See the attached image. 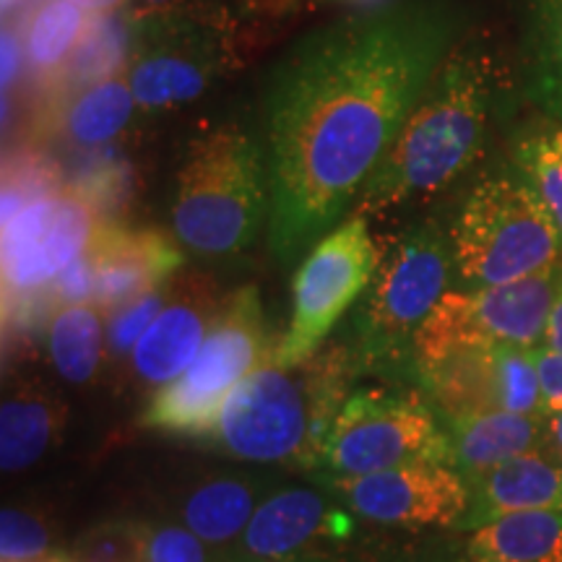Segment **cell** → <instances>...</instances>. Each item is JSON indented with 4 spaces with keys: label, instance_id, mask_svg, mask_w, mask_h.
Wrapping results in <instances>:
<instances>
[{
    "label": "cell",
    "instance_id": "6da1fadb",
    "mask_svg": "<svg viewBox=\"0 0 562 562\" xmlns=\"http://www.w3.org/2000/svg\"><path fill=\"white\" fill-rule=\"evenodd\" d=\"M459 34L448 0H396L323 26L279 63L263 104L279 261L355 211Z\"/></svg>",
    "mask_w": 562,
    "mask_h": 562
},
{
    "label": "cell",
    "instance_id": "7a4b0ae2",
    "mask_svg": "<svg viewBox=\"0 0 562 562\" xmlns=\"http://www.w3.org/2000/svg\"><path fill=\"white\" fill-rule=\"evenodd\" d=\"M497 102V66L480 42L459 40L422 91L351 214L430 199L480 159Z\"/></svg>",
    "mask_w": 562,
    "mask_h": 562
},
{
    "label": "cell",
    "instance_id": "3957f363",
    "mask_svg": "<svg viewBox=\"0 0 562 562\" xmlns=\"http://www.w3.org/2000/svg\"><path fill=\"white\" fill-rule=\"evenodd\" d=\"M351 372V351L311 357L297 368L271 360L232 389L209 438L240 461L323 467Z\"/></svg>",
    "mask_w": 562,
    "mask_h": 562
},
{
    "label": "cell",
    "instance_id": "277c9868",
    "mask_svg": "<svg viewBox=\"0 0 562 562\" xmlns=\"http://www.w3.org/2000/svg\"><path fill=\"white\" fill-rule=\"evenodd\" d=\"M271 178L266 146L237 123L191 140L172 195V235L201 258L240 256L269 227Z\"/></svg>",
    "mask_w": 562,
    "mask_h": 562
},
{
    "label": "cell",
    "instance_id": "5b68a950",
    "mask_svg": "<svg viewBox=\"0 0 562 562\" xmlns=\"http://www.w3.org/2000/svg\"><path fill=\"white\" fill-rule=\"evenodd\" d=\"M451 279V237L438 222H419L391 240L355 313V368L414 372V339Z\"/></svg>",
    "mask_w": 562,
    "mask_h": 562
},
{
    "label": "cell",
    "instance_id": "8992f818",
    "mask_svg": "<svg viewBox=\"0 0 562 562\" xmlns=\"http://www.w3.org/2000/svg\"><path fill=\"white\" fill-rule=\"evenodd\" d=\"M456 290H484L560 266L562 237L529 180L513 167L476 182L448 229Z\"/></svg>",
    "mask_w": 562,
    "mask_h": 562
},
{
    "label": "cell",
    "instance_id": "52a82bcc",
    "mask_svg": "<svg viewBox=\"0 0 562 562\" xmlns=\"http://www.w3.org/2000/svg\"><path fill=\"white\" fill-rule=\"evenodd\" d=\"M273 351L277 347H271L261 294L256 286L232 292L191 368L151 398L144 425L209 438L232 389L269 364Z\"/></svg>",
    "mask_w": 562,
    "mask_h": 562
},
{
    "label": "cell",
    "instance_id": "ba28073f",
    "mask_svg": "<svg viewBox=\"0 0 562 562\" xmlns=\"http://www.w3.org/2000/svg\"><path fill=\"white\" fill-rule=\"evenodd\" d=\"M237 60L235 21L224 5L133 30L123 76L140 112L199 100Z\"/></svg>",
    "mask_w": 562,
    "mask_h": 562
},
{
    "label": "cell",
    "instance_id": "9c48e42d",
    "mask_svg": "<svg viewBox=\"0 0 562 562\" xmlns=\"http://www.w3.org/2000/svg\"><path fill=\"white\" fill-rule=\"evenodd\" d=\"M409 463L453 467L451 435L432 404L385 389L349 393L328 432L323 467L334 476H364Z\"/></svg>",
    "mask_w": 562,
    "mask_h": 562
},
{
    "label": "cell",
    "instance_id": "30bf717a",
    "mask_svg": "<svg viewBox=\"0 0 562 562\" xmlns=\"http://www.w3.org/2000/svg\"><path fill=\"white\" fill-rule=\"evenodd\" d=\"M562 266L484 290H448L414 339V372L463 347H542Z\"/></svg>",
    "mask_w": 562,
    "mask_h": 562
},
{
    "label": "cell",
    "instance_id": "8fae6325",
    "mask_svg": "<svg viewBox=\"0 0 562 562\" xmlns=\"http://www.w3.org/2000/svg\"><path fill=\"white\" fill-rule=\"evenodd\" d=\"M378 261L381 252L364 214H349L323 235L294 273L292 318L273 351V364L297 368L315 357L344 313L368 292Z\"/></svg>",
    "mask_w": 562,
    "mask_h": 562
},
{
    "label": "cell",
    "instance_id": "7c38bea8",
    "mask_svg": "<svg viewBox=\"0 0 562 562\" xmlns=\"http://www.w3.org/2000/svg\"><path fill=\"white\" fill-rule=\"evenodd\" d=\"M97 209L79 191L68 188L32 201L3 224V290L11 311L32 307L34 294L53 286L94 240Z\"/></svg>",
    "mask_w": 562,
    "mask_h": 562
},
{
    "label": "cell",
    "instance_id": "4fadbf2b",
    "mask_svg": "<svg viewBox=\"0 0 562 562\" xmlns=\"http://www.w3.org/2000/svg\"><path fill=\"white\" fill-rule=\"evenodd\" d=\"M331 484L355 516L402 529L459 526L472 505L467 476L442 463H409L364 476H334Z\"/></svg>",
    "mask_w": 562,
    "mask_h": 562
},
{
    "label": "cell",
    "instance_id": "5bb4252c",
    "mask_svg": "<svg viewBox=\"0 0 562 562\" xmlns=\"http://www.w3.org/2000/svg\"><path fill=\"white\" fill-rule=\"evenodd\" d=\"M222 305L224 300H220L214 281L206 277L188 273L172 281L159 315L133 349V378L157 391L178 381L201 351Z\"/></svg>",
    "mask_w": 562,
    "mask_h": 562
},
{
    "label": "cell",
    "instance_id": "9a60e30c",
    "mask_svg": "<svg viewBox=\"0 0 562 562\" xmlns=\"http://www.w3.org/2000/svg\"><path fill=\"white\" fill-rule=\"evenodd\" d=\"M94 263V305L112 313L140 294L165 286L186 256L157 229L102 224L89 245Z\"/></svg>",
    "mask_w": 562,
    "mask_h": 562
},
{
    "label": "cell",
    "instance_id": "2e32d148",
    "mask_svg": "<svg viewBox=\"0 0 562 562\" xmlns=\"http://www.w3.org/2000/svg\"><path fill=\"white\" fill-rule=\"evenodd\" d=\"M347 518L313 487L269 490L224 562H261L307 552L315 539L344 537Z\"/></svg>",
    "mask_w": 562,
    "mask_h": 562
},
{
    "label": "cell",
    "instance_id": "e0dca14e",
    "mask_svg": "<svg viewBox=\"0 0 562 562\" xmlns=\"http://www.w3.org/2000/svg\"><path fill=\"white\" fill-rule=\"evenodd\" d=\"M472 505L456 529H482L526 510H562V461L531 451L469 480Z\"/></svg>",
    "mask_w": 562,
    "mask_h": 562
},
{
    "label": "cell",
    "instance_id": "ac0fdd59",
    "mask_svg": "<svg viewBox=\"0 0 562 562\" xmlns=\"http://www.w3.org/2000/svg\"><path fill=\"white\" fill-rule=\"evenodd\" d=\"M269 492V484L256 476L211 474L180 492L175 518L203 539L211 550H227L240 542L252 513Z\"/></svg>",
    "mask_w": 562,
    "mask_h": 562
},
{
    "label": "cell",
    "instance_id": "d6986e66",
    "mask_svg": "<svg viewBox=\"0 0 562 562\" xmlns=\"http://www.w3.org/2000/svg\"><path fill=\"white\" fill-rule=\"evenodd\" d=\"M497 347H463L425 368H417L422 389L448 422L501 409V368Z\"/></svg>",
    "mask_w": 562,
    "mask_h": 562
},
{
    "label": "cell",
    "instance_id": "ffe728a7",
    "mask_svg": "<svg viewBox=\"0 0 562 562\" xmlns=\"http://www.w3.org/2000/svg\"><path fill=\"white\" fill-rule=\"evenodd\" d=\"M448 425H451L448 435L453 446V467L467 476V482L497 463L544 448V417L484 412L453 419Z\"/></svg>",
    "mask_w": 562,
    "mask_h": 562
},
{
    "label": "cell",
    "instance_id": "44dd1931",
    "mask_svg": "<svg viewBox=\"0 0 562 562\" xmlns=\"http://www.w3.org/2000/svg\"><path fill=\"white\" fill-rule=\"evenodd\" d=\"M66 425V406L40 385H19L0 406V467L5 474L30 469L55 442Z\"/></svg>",
    "mask_w": 562,
    "mask_h": 562
},
{
    "label": "cell",
    "instance_id": "7402d4cb",
    "mask_svg": "<svg viewBox=\"0 0 562 562\" xmlns=\"http://www.w3.org/2000/svg\"><path fill=\"white\" fill-rule=\"evenodd\" d=\"M467 562H562V510H526L472 531Z\"/></svg>",
    "mask_w": 562,
    "mask_h": 562
},
{
    "label": "cell",
    "instance_id": "603a6c76",
    "mask_svg": "<svg viewBox=\"0 0 562 562\" xmlns=\"http://www.w3.org/2000/svg\"><path fill=\"white\" fill-rule=\"evenodd\" d=\"M104 331L108 323L94 302L58 307L47 331V349H50L53 368L63 381L83 385L97 375L108 357Z\"/></svg>",
    "mask_w": 562,
    "mask_h": 562
},
{
    "label": "cell",
    "instance_id": "cb8c5ba5",
    "mask_svg": "<svg viewBox=\"0 0 562 562\" xmlns=\"http://www.w3.org/2000/svg\"><path fill=\"white\" fill-rule=\"evenodd\" d=\"M136 97L125 81V76L89 83L68 104L63 115V133L70 144L94 149L115 140L131 123L136 112Z\"/></svg>",
    "mask_w": 562,
    "mask_h": 562
},
{
    "label": "cell",
    "instance_id": "d4e9b609",
    "mask_svg": "<svg viewBox=\"0 0 562 562\" xmlns=\"http://www.w3.org/2000/svg\"><path fill=\"white\" fill-rule=\"evenodd\" d=\"M87 9L79 0H45L26 21L24 58L37 74H50L76 50L87 32Z\"/></svg>",
    "mask_w": 562,
    "mask_h": 562
},
{
    "label": "cell",
    "instance_id": "484cf974",
    "mask_svg": "<svg viewBox=\"0 0 562 562\" xmlns=\"http://www.w3.org/2000/svg\"><path fill=\"white\" fill-rule=\"evenodd\" d=\"M131 40L133 32L123 11L121 16H115V13L94 16V21L87 24V32L76 45L74 55L68 58L63 79H76L79 83H87V87L110 79V76H115L112 70L117 66L125 68L123 53L131 50Z\"/></svg>",
    "mask_w": 562,
    "mask_h": 562
},
{
    "label": "cell",
    "instance_id": "4316f807",
    "mask_svg": "<svg viewBox=\"0 0 562 562\" xmlns=\"http://www.w3.org/2000/svg\"><path fill=\"white\" fill-rule=\"evenodd\" d=\"M513 167L542 199L562 237V125L524 138L513 157Z\"/></svg>",
    "mask_w": 562,
    "mask_h": 562
},
{
    "label": "cell",
    "instance_id": "83f0119b",
    "mask_svg": "<svg viewBox=\"0 0 562 562\" xmlns=\"http://www.w3.org/2000/svg\"><path fill=\"white\" fill-rule=\"evenodd\" d=\"M53 558L50 521L34 508L5 505L0 513V562H40Z\"/></svg>",
    "mask_w": 562,
    "mask_h": 562
},
{
    "label": "cell",
    "instance_id": "f1b7e54d",
    "mask_svg": "<svg viewBox=\"0 0 562 562\" xmlns=\"http://www.w3.org/2000/svg\"><path fill=\"white\" fill-rule=\"evenodd\" d=\"M140 562H224L178 518L138 521Z\"/></svg>",
    "mask_w": 562,
    "mask_h": 562
},
{
    "label": "cell",
    "instance_id": "f546056e",
    "mask_svg": "<svg viewBox=\"0 0 562 562\" xmlns=\"http://www.w3.org/2000/svg\"><path fill=\"white\" fill-rule=\"evenodd\" d=\"M167 290H170V284L140 294V297L128 302V305L110 313L108 331H104V347H108L110 362H123L125 357L133 355L138 339L151 326V321L157 318L161 305H165Z\"/></svg>",
    "mask_w": 562,
    "mask_h": 562
},
{
    "label": "cell",
    "instance_id": "4dcf8cb0",
    "mask_svg": "<svg viewBox=\"0 0 562 562\" xmlns=\"http://www.w3.org/2000/svg\"><path fill=\"white\" fill-rule=\"evenodd\" d=\"M74 562H140L138 521L115 518L83 531L70 552Z\"/></svg>",
    "mask_w": 562,
    "mask_h": 562
},
{
    "label": "cell",
    "instance_id": "1f68e13d",
    "mask_svg": "<svg viewBox=\"0 0 562 562\" xmlns=\"http://www.w3.org/2000/svg\"><path fill=\"white\" fill-rule=\"evenodd\" d=\"M216 5H222L220 0H128L123 9V16L131 24V32H133V30H140V26L157 24V21L216 9Z\"/></svg>",
    "mask_w": 562,
    "mask_h": 562
},
{
    "label": "cell",
    "instance_id": "d6a6232c",
    "mask_svg": "<svg viewBox=\"0 0 562 562\" xmlns=\"http://www.w3.org/2000/svg\"><path fill=\"white\" fill-rule=\"evenodd\" d=\"M53 302L55 305H81V302H94V263H91L89 250H83L66 271L58 273L53 281Z\"/></svg>",
    "mask_w": 562,
    "mask_h": 562
},
{
    "label": "cell",
    "instance_id": "836d02e7",
    "mask_svg": "<svg viewBox=\"0 0 562 562\" xmlns=\"http://www.w3.org/2000/svg\"><path fill=\"white\" fill-rule=\"evenodd\" d=\"M537 368L547 412H562V355L547 347H537Z\"/></svg>",
    "mask_w": 562,
    "mask_h": 562
},
{
    "label": "cell",
    "instance_id": "e575fe53",
    "mask_svg": "<svg viewBox=\"0 0 562 562\" xmlns=\"http://www.w3.org/2000/svg\"><path fill=\"white\" fill-rule=\"evenodd\" d=\"M542 347L552 349V351H560V355H562V292H560V297L552 307V315H550V323H547Z\"/></svg>",
    "mask_w": 562,
    "mask_h": 562
},
{
    "label": "cell",
    "instance_id": "d590c367",
    "mask_svg": "<svg viewBox=\"0 0 562 562\" xmlns=\"http://www.w3.org/2000/svg\"><path fill=\"white\" fill-rule=\"evenodd\" d=\"M544 446H550L554 456L562 459V412L544 414Z\"/></svg>",
    "mask_w": 562,
    "mask_h": 562
},
{
    "label": "cell",
    "instance_id": "8d00e7d4",
    "mask_svg": "<svg viewBox=\"0 0 562 562\" xmlns=\"http://www.w3.org/2000/svg\"><path fill=\"white\" fill-rule=\"evenodd\" d=\"M79 3H81L83 9H87L89 13H94V16H104V13L123 11L128 0H79Z\"/></svg>",
    "mask_w": 562,
    "mask_h": 562
},
{
    "label": "cell",
    "instance_id": "74e56055",
    "mask_svg": "<svg viewBox=\"0 0 562 562\" xmlns=\"http://www.w3.org/2000/svg\"><path fill=\"white\" fill-rule=\"evenodd\" d=\"M261 562H341V560H334V558H323V554H313V552H300V554H290V558L261 560Z\"/></svg>",
    "mask_w": 562,
    "mask_h": 562
},
{
    "label": "cell",
    "instance_id": "f35d334b",
    "mask_svg": "<svg viewBox=\"0 0 562 562\" xmlns=\"http://www.w3.org/2000/svg\"><path fill=\"white\" fill-rule=\"evenodd\" d=\"M544 91H547V97H550V102L554 104V110H558L562 115V76H560V79L547 81Z\"/></svg>",
    "mask_w": 562,
    "mask_h": 562
},
{
    "label": "cell",
    "instance_id": "ab89813d",
    "mask_svg": "<svg viewBox=\"0 0 562 562\" xmlns=\"http://www.w3.org/2000/svg\"><path fill=\"white\" fill-rule=\"evenodd\" d=\"M252 5H269V3H281V0H250Z\"/></svg>",
    "mask_w": 562,
    "mask_h": 562
},
{
    "label": "cell",
    "instance_id": "60d3db41",
    "mask_svg": "<svg viewBox=\"0 0 562 562\" xmlns=\"http://www.w3.org/2000/svg\"><path fill=\"white\" fill-rule=\"evenodd\" d=\"M19 3H24V0H5V9H9V5H19Z\"/></svg>",
    "mask_w": 562,
    "mask_h": 562
}]
</instances>
